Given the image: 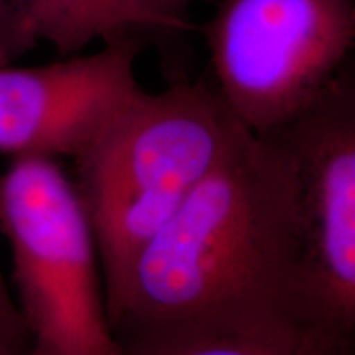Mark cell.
<instances>
[{
	"mask_svg": "<svg viewBox=\"0 0 355 355\" xmlns=\"http://www.w3.org/2000/svg\"><path fill=\"white\" fill-rule=\"evenodd\" d=\"M107 309L117 344L272 319L327 324L304 288L286 150L245 132L141 248Z\"/></svg>",
	"mask_w": 355,
	"mask_h": 355,
	"instance_id": "6da1fadb",
	"label": "cell"
},
{
	"mask_svg": "<svg viewBox=\"0 0 355 355\" xmlns=\"http://www.w3.org/2000/svg\"><path fill=\"white\" fill-rule=\"evenodd\" d=\"M245 132L212 84L183 81L141 89L73 159L107 308L141 248Z\"/></svg>",
	"mask_w": 355,
	"mask_h": 355,
	"instance_id": "7a4b0ae2",
	"label": "cell"
},
{
	"mask_svg": "<svg viewBox=\"0 0 355 355\" xmlns=\"http://www.w3.org/2000/svg\"><path fill=\"white\" fill-rule=\"evenodd\" d=\"M0 234L32 347L48 355H121L99 250L60 159L10 158L0 173Z\"/></svg>",
	"mask_w": 355,
	"mask_h": 355,
	"instance_id": "3957f363",
	"label": "cell"
},
{
	"mask_svg": "<svg viewBox=\"0 0 355 355\" xmlns=\"http://www.w3.org/2000/svg\"><path fill=\"white\" fill-rule=\"evenodd\" d=\"M217 89L265 133L309 104L349 64L354 0H220L206 26Z\"/></svg>",
	"mask_w": 355,
	"mask_h": 355,
	"instance_id": "277c9868",
	"label": "cell"
},
{
	"mask_svg": "<svg viewBox=\"0 0 355 355\" xmlns=\"http://www.w3.org/2000/svg\"><path fill=\"white\" fill-rule=\"evenodd\" d=\"M295 178L303 278L322 321L355 334V78L349 64L272 130Z\"/></svg>",
	"mask_w": 355,
	"mask_h": 355,
	"instance_id": "5b68a950",
	"label": "cell"
},
{
	"mask_svg": "<svg viewBox=\"0 0 355 355\" xmlns=\"http://www.w3.org/2000/svg\"><path fill=\"white\" fill-rule=\"evenodd\" d=\"M140 40L35 66L0 64V155L69 158L84 152L141 91Z\"/></svg>",
	"mask_w": 355,
	"mask_h": 355,
	"instance_id": "8992f818",
	"label": "cell"
},
{
	"mask_svg": "<svg viewBox=\"0 0 355 355\" xmlns=\"http://www.w3.org/2000/svg\"><path fill=\"white\" fill-rule=\"evenodd\" d=\"M121 355H355V334L314 319H272L119 343Z\"/></svg>",
	"mask_w": 355,
	"mask_h": 355,
	"instance_id": "52a82bcc",
	"label": "cell"
},
{
	"mask_svg": "<svg viewBox=\"0 0 355 355\" xmlns=\"http://www.w3.org/2000/svg\"><path fill=\"white\" fill-rule=\"evenodd\" d=\"M30 43H48L61 56L78 55L94 42L166 30L132 0H8Z\"/></svg>",
	"mask_w": 355,
	"mask_h": 355,
	"instance_id": "ba28073f",
	"label": "cell"
},
{
	"mask_svg": "<svg viewBox=\"0 0 355 355\" xmlns=\"http://www.w3.org/2000/svg\"><path fill=\"white\" fill-rule=\"evenodd\" d=\"M32 347L30 332L15 296L0 272V355H24Z\"/></svg>",
	"mask_w": 355,
	"mask_h": 355,
	"instance_id": "9c48e42d",
	"label": "cell"
},
{
	"mask_svg": "<svg viewBox=\"0 0 355 355\" xmlns=\"http://www.w3.org/2000/svg\"><path fill=\"white\" fill-rule=\"evenodd\" d=\"M32 46L8 0H0V64L12 63Z\"/></svg>",
	"mask_w": 355,
	"mask_h": 355,
	"instance_id": "30bf717a",
	"label": "cell"
},
{
	"mask_svg": "<svg viewBox=\"0 0 355 355\" xmlns=\"http://www.w3.org/2000/svg\"><path fill=\"white\" fill-rule=\"evenodd\" d=\"M132 2L162 21L166 30L189 28L186 15L193 0H132Z\"/></svg>",
	"mask_w": 355,
	"mask_h": 355,
	"instance_id": "8fae6325",
	"label": "cell"
},
{
	"mask_svg": "<svg viewBox=\"0 0 355 355\" xmlns=\"http://www.w3.org/2000/svg\"><path fill=\"white\" fill-rule=\"evenodd\" d=\"M24 355H48V354H44V352H42V350H38L35 347H30L28 352H25Z\"/></svg>",
	"mask_w": 355,
	"mask_h": 355,
	"instance_id": "7c38bea8",
	"label": "cell"
}]
</instances>
